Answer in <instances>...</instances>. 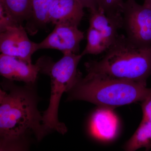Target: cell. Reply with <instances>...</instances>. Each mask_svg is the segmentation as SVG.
I'll return each mask as SVG.
<instances>
[{"instance_id": "6da1fadb", "label": "cell", "mask_w": 151, "mask_h": 151, "mask_svg": "<svg viewBox=\"0 0 151 151\" xmlns=\"http://www.w3.org/2000/svg\"><path fill=\"white\" fill-rule=\"evenodd\" d=\"M28 85L21 87L7 80L0 89L1 151L23 150L28 138L34 135L40 141L48 133L37 109L35 92Z\"/></svg>"}, {"instance_id": "7a4b0ae2", "label": "cell", "mask_w": 151, "mask_h": 151, "mask_svg": "<svg viewBox=\"0 0 151 151\" xmlns=\"http://www.w3.org/2000/svg\"><path fill=\"white\" fill-rule=\"evenodd\" d=\"M87 74L147 84L151 74V46H142L119 35L99 60L85 64Z\"/></svg>"}, {"instance_id": "3957f363", "label": "cell", "mask_w": 151, "mask_h": 151, "mask_svg": "<svg viewBox=\"0 0 151 151\" xmlns=\"http://www.w3.org/2000/svg\"><path fill=\"white\" fill-rule=\"evenodd\" d=\"M68 100H82L100 108L113 109L142 102L151 94L147 84L87 74L80 75L70 89Z\"/></svg>"}, {"instance_id": "277c9868", "label": "cell", "mask_w": 151, "mask_h": 151, "mask_svg": "<svg viewBox=\"0 0 151 151\" xmlns=\"http://www.w3.org/2000/svg\"><path fill=\"white\" fill-rule=\"evenodd\" d=\"M58 61L51 63L47 74L51 79V94L48 108L42 114V124L49 132L56 131L62 134L67 132L66 126L60 122L58 110L63 93L68 92L78 81L81 73L77 70L83 55L71 52L63 53Z\"/></svg>"}, {"instance_id": "5b68a950", "label": "cell", "mask_w": 151, "mask_h": 151, "mask_svg": "<svg viewBox=\"0 0 151 151\" xmlns=\"http://www.w3.org/2000/svg\"><path fill=\"white\" fill-rule=\"evenodd\" d=\"M122 14V28L127 37L141 46H151V8L139 4L136 0H127Z\"/></svg>"}, {"instance_id": "8992f818", "label": "cell", "mask_w": 151, "mask_h": 151, "mask_svg": "<svg viewBox=\"0 0 151 151\" xmlns=\"http://www.w3.org/2000/svg\"><path fill=\"white\" fill-rule=\"evenodd\" d=\"M50 62L40 58L36 64L28 63L14 57L0 55V73L7 80L22 81L27 85L35 83L40 72L46 73Z\"/></svg>"}, {"instance_id": "52a82bcc", "label": "cell", "mask_w": 151, "mask_h": 151, "mask_svg": "<svg viewBox=\"0 0 151 151\" xmlns=\"http://www.w3.org/2000/svg\"><path fill=\"white\" fill-rule=\"evenodd\" d=\"M0 32L2 54L32 63V56L38 50L37 43L29 38L25 28L22 24L17 25Z\"/></svg>"}, {"instance_id": "ba28073f", "label": "cell", "mask_w": 151, "mask_h": 151, "mask_svg": "<svg viewBox=\"0 0 151 151\" xmlns=\"http://www.w3.org/2000/svg\"><path fill=\"white\" fill-rule=\"evenodd\" d=\"M78 26L66 23L55 25L54 29L43 40L37 43L38 50L56 49L63 53L71 52L78 54L80 44L84 39V33Z\"/></svg>"}, {"instance_id": "9c48e42d", "label": "cell", "mask_w": 151, "mask_h": 151, "mask_svg": "<svg viewBox=\"0 0 151 151\" xmlns=\"http://www.w3.org/2000/svg\"><path fill=\"white\" fill-rule=\"evenodd\" d=\"M78 0H54L47 14V24L66 23L78 26L84 16Z\"/></svg>"}, {"instance_id": "30bf717a", "label": "cell", "mask_w": 151, "mask_h": 151, "mask_svg": "<svg viewBox=\"0 0 151 151\" xmlns=\"http://www.w3.org/2000/svg\"><path fill=\"white\" fill-rule=\"evenodd\" d=\"M89 23V27L100 33L109 47L119 35L118 30L123 27V17H108L98 10L91 13Z\"/></svg>"}, {"instance_id": "8fae6325", "label": "cell", "mask_w": 151, "mask_h": 151, "mask_svg": "<svg viewBox=\"0 0 151 151\" xmlns=\"http://www.w3.org/2000/svg\"><path fill=\"white\" fill-rule=\"evenodd\" d=\"M91 118L90 127L92 134L97 137L109 139L116 134L117 122L111 109L100 108Z\"/></svg>"}, {"instance_id": "7c38bea8", "label": "cell", "mask_w": 151, "mask_h": 151, "mask_svg": "<svg viewBox=\"0 0 151 151\" xmlns=\"http://www.w3.org/2000/svg\"><path fill=\"white\" fill-rule=\"evenodd\" d=\"M54 0H32V13L25 29L31 35L35 34L47 24L49 9Z\"/></svg>"}, {"instance_id": "4fadbf2b", "label": "cell", "mask_w": 151, "mask_h": 151, "mask_svg": "<svg viewBox=\"0 0 151 151\" xmlns=\"http://www.w3.org/2000/svg\"><path fill=\"white\" fill-rule=\"evenodd\" d=\"M145 148H151V122L142 120L139 127L124 146L127 151H134Z\"/></svg>"}, {"instance_id": "5bb4252c", "label": "cell", "mask_w": 151, "mask_h": 151, "mask_svg": "<svg viewBox=\"0 0 151 151\" xmlns=\"http://www.w3.org/2000/svg\"><path fill=\"white\" fill-rule=\"evenodd\" d=\"M0 4L18 24H22L30 17L32 0H0Z\"/></svg>"}, {"instance_id": "9a60e30c", "label": "cell", "mask_w": 151, "mask_h": 151, "mask_svg": "<svg viewBox=\"0 0 151 151\" xmlns=\"http://www.w3.org/2000/svg\"><path fill=\"white\" fill-rule=\"evenodd\" d=\"M87 44L81 54L98 55L105 52L109 47L100 32L89 27L87 33Z\"/></svg>"}, {"instance_id": "2e32d148", "label": "cell", "mask_w": 151, "mask_h": 151, "mask_svg": "<svg viewBox=\"0 0 151 151\" xmlns=\"http://www.w3.org/2000/svg\"><path fill=\"white\" fill-rule=\"evenodd\" d=\"M124 2V0H97L98 10L109 17L122 15Z\"/></svg>"}, {"instance_id": "e0dca14e", "label": "cell", "mask_w": 151, "mask_h": 151, "mask_svg": "<svg viewBox=\"0 0 151 151\" xmlns=\"http://www.w3.org/2000/svg\"><path fill=\"white\" fill-rule=\"evenodd\" d=\"M18 24L15 22L4 6L0 4V32Z\"/></svg>"}, {"instance_id": "ac0fdd59", "label": "cell", "mask_w": 151, "mask_h": 151, "mask_svg": "<svg viewBox=\"0 0 151 151\" xmlns=\"http://www.w3.org/2000/svg\"><path fill=\"white\" fill-rule=\"evenodd\" d=\"M143 120L151 122V94L142 102Z\"/></svg>"}, {"instance_id": "d6986e66", "label": "cell", "mask_w": 151, "mask_h": 151, "mask_svg": "<svg viewBox=\"0 0 151 151\" xmlns=\"http://www.w3.org/2000/svg\"><path fill=\"white\" fill-rule=\"evenodd\" d=\"M84 8L89 9L90 13L94 12L98 10L97 0H78Z\"/></svg>"}, {"instance_id": "ffe728a7", "label": "cell", "mask_w": 151, "mask_h": 151, "mask_svg": "<svg viewBox=\"0 0 151 151\" xmlns=\"http://www.w3.org/2000/svg\"><path fill=\"white\" fill-rule=\"evenodd\" d=\"M144 6L151 8V0H144Z\"/></svg>"}]
</instances>
